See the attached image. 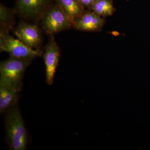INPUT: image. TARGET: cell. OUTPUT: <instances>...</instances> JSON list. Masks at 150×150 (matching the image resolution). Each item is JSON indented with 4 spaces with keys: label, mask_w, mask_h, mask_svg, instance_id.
<instances>
[{
    "label": "cell",
    "mask_w": 150,
    "mask_h": 150,
    "mask_svg": "<svg viewBox=\"0 0 150 150\" xmlns=\"http://www.w3.org/2000/svg\"><path fill=\"white\" fill-rule=\"evenodd\" d=\"M13 87L0 80V113H5L9 109L17 104L19 95Z\"/></svg>",
    "instance_id": "obj_9"
},
{
    "label": "cell",
    "mask_w": 150,
    "mask_h": 150,
    "mask_svg": "<svg viewBox=\"0 0 150 150\" xmlns=\"http://www.w3.org/2000/svg\"><path fill=\"white\" fill-rule=\"evenodd\" d=\"M32 60L10 57L0 63V80L13 87L18 91H21L23 86L25 70Z\"/></svg>",
    "instance_id": "obj_2"
},
{
    "label": "cell",
    "mask_w": 150,
    "mask_h": 150,
    "mask_svg": "<svg viewBox=\"0 0 150 150\" xmlns=\"http://www.w3.org/2000/svg\"><path fill=\"white\" fill-rule=\"evenodd\" d=\"M14 25L13 11L2 4L0 5L1 30L9 31Z\"/></svg>",
    "instance_id": "obj_11"
},
{
    "label": "cell",
    "mask_w": 150,
    "mask_h": 150,
    "mask_svg": "<svg viewBox=\"0 0 150 150\" xmlns=\"http://www.w3.org/2000/svg\"><path fill=\"white\" fill-rule=\"evenodd\" d=\"M14 33L17 38L26 46L40 50L38 48L41 43L42 37L37 25L22 22L15 30Z\"/></svg>",
    "instance_id": "obj_7"
},
{
    "label": "cell",
    "mask_w": 150,
    "mask_h": 150,
    "mask_svg": "<svg viewBox=\"0 0 150 150\" xmlns=\"http://www.w3.org/2000/svg\"><path fill=\"white\" fill-rule=\"evenodd\" d=\"M103 21L100 16L93 11L84 12L75 19L73 25L76 28L83 31H96L102 26Z\"/></svg>",
    "instance_id": "obj_8"
},
{
    "label": "cell",
    "mask_w": 150,
    "mask_h": 150,
    "mask_svg": "<svg viewBox=\"0 0 150 150\" xmlns=\"http://www.w3.org/2000/svg\"><path fill=\"white\" fill-rule=\"evenodd\" d=\"M6 140L11 150H25L28 139L26 128L18 104L5 112Z\"/></svg>",
    "instance_id": "obj_1"
},
{
    "label": "cell",
    "mask_w": 150,
    "mask_h": 150,
    "mask_svg": "<svg viewBox=\"0 0 150 150\" xmlns=\"http://www.w3.org/2000/svg\"><path fill=\"white\" fill-rule=\"evenodd\" d=\"M83 7L91 8L96 0H78Z\"/></svg>",
    "instance_id": "obj_13"
},
{
    "label": "cell",
    "mask_w": 150,
    "mask_h": 150,
    "mask_svg": "<svg viewBox=\"0 0 150 150\" xmlns=\"http://www.w3.org/2000/svg\"><path fill=\"white\" fill-rule=\"evenodd\" d=\"M91 9L95 13L100 16L111 15L114 11L112 4L109 0H96Z\"/></svg>",
    "instance_id": "obj_12"
},
{
    "label": "cell",
    "mask_w": 150,
    "mask_h": 150,
    "mask_svg": "<svg viewBox=\"0 0 150 150\" xmlns=\"http://www.w3.org/2000/svg\"><path fill=\"white\" fill-rule=\"evenodd\" d=\"M41 18L43 30L51 35L69 29L73 25L71 21L56 4L50 6Z\"/></svg>",
    "instance_id": "obj_4"
},
{
    "label": "cell",
    "mask_w": 150,
    "mask_h": 150,
    "mask_svg": "<svg viewBox=\"0 0 150 150\" xmlns=\"http://www.w3.org/2000/svg\"><path fill=\"white\" fill-rule=\"evenodd\" d=\"M0 51L8 53L11 57L30 60L42 56L43 53L28 47L18 38L11 36L9 31L3 30L0 31Z\"/></svg>",
    "instance_id": "obj_3"
},
{
    "label": "cell",
    "mask_w": 150,
    "mask_h": 150,
    "mask_svg": "<svg viewBox=\"0 0 150 150\" xmlns=\"http://www.w3.org/2000/svg\"><path fill=\"white\" fill-rule=\"evenodd\" d=\"M60 51L53 35L43 51L42 56L45 67L46 82L49 86L54 83L56 69L60 58Z\"/></svg>",
    "instance_id": "obj_5"
},
{
    "label": "cell",
    "mask_w": 150,
    "mask_h": 150,
    "mask_svg": "<svg viewBox=\"0 0 150 150\" xmlns=\"http://www.w3.org/2000/svg\"><path fill=\"white\" fill-rule=\"evenodd\" d=\"M50 0H17L16 11L25 18L42 17L50 6Z\"/></svg>",
    "instance_id": "obj_6"
},
{
    "label": "cell",
    "mask_w": 150,
    "mask_h": 150,
    "mask_svg": "<svg viewBox=\"0 0 150 150\" xmlns=\"http://www.w3.org/2000/svg\"><path fill=\"white\" fill-rule=\"evenodd\" d=\"M55 1L56 4L71 21L72 23L75 19L84 12L83 6L78 0H55Z\"/></svg>",
    "instance_id": "obj_10"
}]
</instances>
